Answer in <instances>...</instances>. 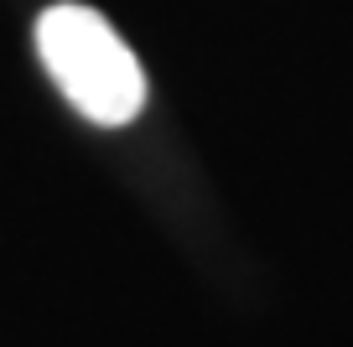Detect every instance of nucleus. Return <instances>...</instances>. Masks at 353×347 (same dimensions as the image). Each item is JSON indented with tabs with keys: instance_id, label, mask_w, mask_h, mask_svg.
<instances>
[{
	"instance_id": "f257e3e1",
	"label": "nucleus",
	"mask_w": 353,
	"mask_h": 347,
	"mask_svg": "<svg viewBox=\"0 0 353 347\" xmlns=\"http://www.w3.org/2000/svg\"><path fill=\"white\" fill-rule=\"evenodd\" d=\"M37 52L57 94L88 125H130L145 104V73L110 21L88 6H47L37 16Z\"/></svg>"
}]
</instances>
